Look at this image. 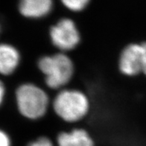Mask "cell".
<instances>
[{"mask_svg": "<svg viewBox=\"0 0 146 146\" xmlns=\"http://www.w3.org/2000/svg\"><path fill=\"white\" fill-rule=\"evenodd\" d=\"M38 67L45 75L46 84L52 89L66 85L73 75L72 62L63 53L42 57L39 60Z\"/></svg>", "mask_w": 146, "mask_h": 146, "instance_id": "obj_1", "label": "cell"}, {"mask_svg": "<svg viewBox=\"0 0 146 146\" xmlns=\"http://www.w3.org/2000/svg\"><path fill=\"white\" fill-rule=\"evenodd\" d=\"M51 40L60 50L66 52L76 47L80 41V35L72 20L63 19L50 29Z\"/></svg>", "mask_w": 146, "mask_h": 146, "instance_id": "obj_4", "label": "cell"}, {"mask_svg": "<svg viewBox=\"0 0 146 146\" xmlns=\"http://www.w3.org/2000/svg\"><path fill=\"white\" fill-rule=\"evenodd\" d=\"M88 98L81 91L63 90L54 98L53 108L58 116L69 122L84 117L89 110Z\"/></svg>", "mask_w": 146, "mask_h": 146, "instance_id": "obj_3", "label": "cell"}, {"mask_svg": "<svg viewBox=\"0 0 146 146\" xmlns=\"http://www.w3.org/2000/svg\"><path fill=\"white\" fill-rule=\"evenodd\" d=\"M28 146H53V145L48 138L40 137L36 141L31 142Z\"/></svg>", "mask_w": 146, "mask_h": 146, "instance_id": "obj_10", "label": "cell"}, {"mask_svg": "<svg viewBox=\"0 0 146 146\" xmlns=\"http://www.w3.org/2000/svg\"><path fill=\"white\" fill-rule=\"evenodd\" d=\"M19 63V54L14 46L2 44L0 47V72L8 75L14 72Z\"/></svg>", "mask_w": 146, "mask_h": 146, "instance_id": "obj_7", "label": "cell"}, {"mask_svg": "<svg viewBox=\"0 0 146 146\" xmlns=\"http://www.w3.org/2000/svg\"><path fill=\"white\" fill-rule=\"evenodd\" d=\"M0 146H11L9 137L4 131L0 132Z\"/></svg>", "mask_w": 146, "mask_h": 146, "instance_id": "obj_11", "label": "cell"}, {"mask_svg": "<svg viewBox=\"0 0 146 146\" xmlns=\"http://www.w3.org/2000/svg\"><path fill=\"white\" fill-rule=\"evenodd\" d=\"M63 4L73 11H81L87 5L90 0H61Z\"/></svg>", "mask_w": 146, "mask_h": 146, "instance_id": "obj_9", "label": "cell"}, {"mask_svg": "<svg viewBox=\"0 0 146 146\" xmlns=\"http://www.w3.org/2000/svg\"><path fill=\"white\" fill-rule=\"evenodd\" d=\"M52 0H20L19 11L24 17L40 18L50 12Z\"/></svg>", "mask_w": 146, "mask_h": 146, "instance_id": "obj_6", "label": "cell"}, {"mask_svg": "<svg viewBox=\"0 0 146 146\" xmlns=\"http://www.w3.org/2000/svg\"><path fill=\"white\" fill-rule=\"evenodd\" d=\"M58 146H94L88 133L83 129H75L71 132L58 135Z\"/></svg>", "mask_w": 146, "mask_h": 146, "instance_id": "obj_8", "label": "cell"}, {"mask_svg": "<svg viewBox=\"0 0 146 146\" xmlns=\"http://www.w3.org/2000/svg\"><path fill=\"white\" fill-rule=\"evenodd\" d=\"M143 43V46H144V50H145V65H144V69H143V72L145 75H146V42H142Z\"/></svg>", "mask_w": 146, "mask_h": 146, "instance_id": "obj_13", "label": "cell"}, {"mask_svg": "<svg viewBox=\"0 0 146 146\" xmlns=\"http://www.w3.org/2000/svg\"><path fill=\"white\" fill-rule=\"evenodd\" d=\"M119 69L128 76L143 72L145 65V50L143 43H132L121 52L119 58Z\"/></svg>", "mask_w": 146, "mask_h": 146, "instance_id": "obj_5", "label": "cell"}, {"mask_svg": "<svg viewBox=\"0 0 146 146\" xmlns=\"http://www.w3.org/2000/svg\"><path fill=\"white\" fill-rule=\"evenodd\" d=\"M16 100L20 113L30 119H36L46 113L48 96L42 89L31 84L21 85L16 91Z\"/></svg>", "mask_w": 146, "mask_h": 146, "instance_id": "obj_2", "label": "cell"}, {"mask_svg": "<svg viewBox=\"0 0 146 146\" xmlns=\"http://www.w3.org/2000/svg\"><path fill=\"white\" fill-rule=\"evenodd\" d=\"M4 94H5V88L3 84H1V86H0V101L1 102H2V100L4 98Z\"/></svg>", "mask_w": 146, "mask_h": 146, "instance_id": "obj_12", "label": "cell"}]
</instances>
